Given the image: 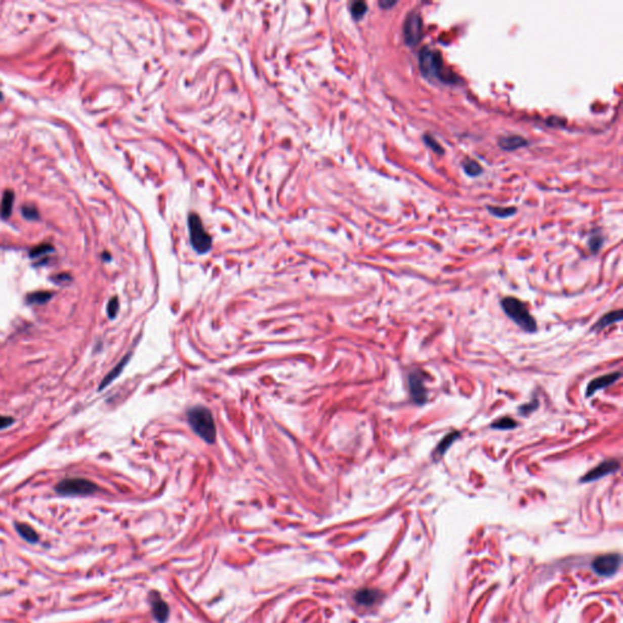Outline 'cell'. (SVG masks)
<instances>
[{
  "label": "cell",
  "mask_w": 623,
  "mask_h": 623,
  "mask_svg": "<svg viewBox=\"0 0 623 623\" xmlns=\"http://www.w3.org/2000/svg\"><path fill=\"white\" fill-rule=\"evenodd\" d=\"M419 68L427 79H436L439 83L456 84L459 77L445 67L442 54L432 48L424 47L419 53Z\"/></svg>",
  "instance_id": "obj_1"
},
{
  "label": "cell",
  "mask_w": 623,
  "mask_h": 623,
  "mask_svg": "<svg viewBox=\"0 0 623 623\" xmlns=\"http://www.w3.org/2000/svg\"><path fill=\"white\" fill-rule=\"evenodd\" d=\"M189 425L203 441L212 444L216 442L217 429L212 413L206 407H194L188 410Z\"/></svg>",
  "instance_id": "obj_2"
},
{
  "label": "cell",
  "mask_w": 623,
  "mask_h": 623,
  "mask_svg": "<svg viewBox=\"0 0 623 623\" xmlns=\"http://www.w3.org/2000/svg\"><path fill=\"white\" fill-rule=\"evenodd\" d=\"M502 308L505 314L526 333H534L537 330V323L522 301L513 296L504 297L502 300Z\"/></svg>",
  "instance_id": "obj_3"
},
{
  "label": "cell",
  "mask_w": 623,
  "mask_h": 623,
  "mask_svg": "<svg viewBox=\"0 0 623 623\" xmlns=\"http://www.w3.org/2000/svg\"><path fill=\"white\" fill-rule=\"evenodd\" d=\"M189 223V231H190V241L192 247L198 254H206L211 250L212 246V239L207 234L206 229L203 228L202 222H201L200 217L195 213H191L188 219Z\"/></svg>",
  "instance_id": "obj_4"
},
{
  "label": "cell",
  "mask_w": 623,
  "mask_h": 623,
  "mask_svg": "<svg viewBox=\"0 0 623 623\" xmlns=\"http://www.w3.org/2000/svg\"><path fill=\"white\" fill-rule=\"evenodd\" d=\"M55 490L61 495H89L98 490V486L86 478H66L56 484Z\"/></svg>",
  "instance_id": "obj_5"
},
{
  "label": "cell",
  "mask_w": 623,
  "mask_h": 623,
  "mask_svg": "<svg viewBox=\"0 0 623 623\" xmlns=\"http://www.w3.org/2000/svg\"><path fill=\"white\" fill-rule=\"evenodd\" d=\"M424 34L423 17L418 10L410 11L407 15L403 25V35H404V43L408 47H415L419 44Z\"/></svg>",
  "instance_id": "obj_6"
},
{
  "label": "cell",
  "mask_w": 623,
  "mask_h": 623,
  "mask_svg": "<svg viewBox=\"0 0 623 623\" xmlns=\"http://www.w3.org/2000/svg\"><path fill=\"white\" fill-rule=\"evenodd\" d=\"M621 565V556L618 554H609V555L598 556L593 561V570L600 576H611L618 570Z\"/></svg>",
  "instance_id": "obj_7"
},
{
  "label": "cell",
  "mask_w": 623,
  "mask_h": 623,
  "mask_svg": "<svg viewBox=\"0 0 623 623\" xmlns=\"http://www.w3.org/2000/svg\"><path fill=\"white\" fill-rule=\"evenodd\" d=\"M408 384L411 399H413L417 404H425L427 402V390L425 385H424V376L419 370L411 371L410 374H409Z\"/></svg>",
  "instance_id": "obj_8"
},
{
  "label": "cell",
  "mask_w": 623,
  "mask_h": 623,
  "mask_svg": "<svg viewBox=\"0 0 623 623\" xmlns=\"http://www.w3.org/2000/svg\"><path fill=\"white\" fill-rule=\"evenodd\" d=\"M618 470H619L618 460H616V459L605 460V462L600 463L598 466H595V468L592 469L588 474L585 475V476L580 478V482H593V481H597L599 480V478L607 476V475H610V474H615V472Z\"/></svg>",
  "instance_id": "obj_9"
},
{
  "label": "cell",
  "mask_w": 623,
  "mask_h": 623,
  "mask_svg": "<svg viewBox=\"0 0 623 623\" xmlns=\"http://www.w3.org/2000/svg\"><path fill=\"white\" fill-rule=\"evenodd\" d=\"M619 379H621V371H616V372H611V374L607 375H603V376H599V378H595L594 380H592L588 384V386H587V391L586 394L587 397H592L593 394L597 393L598 391L604 390V388L611 386V385L615 384L616 381H618Z\"/></svg>",
  "instance_id": "obj_10"
},
{
  "label": "cell",
  "mask_w": 623,
  "mask_h": 623,
  "mask_svg": "<svg viewBox=\"0 0 623 623\" xmlns=\"http://www.w3.org/2000/svg\"><path fill=\"white\" fill-rule=\"evenodd\" d=\"M498 145L501 149L507 150V151H514V150L521 149L528 145V141L522 138L521 135H504L498 139Z\"/></svg>",
  "instance_id": "obj_11"
},
{
  "label": "cell",
  "mask_w": 623,
  "mask_h": 623,
  "mask_svg": "<svg viewBox=\"0 0 623 623\" xmlns=\"http://www.w3.org/2000/svg\"><path fill=\"white\" fill-rule=\"evenodd\" d=\"M381 598V593L376 589H362V591L357 592L356 600L359 605L364 606H370V605L375 604L379 599Z\"/></svg>",
  "instance_id": "obj_12"
},
{
  "label": "cell",
  "mask_w": 623,
  "mask_h": 623,
  "mask_svg": "<svg viewBox=\"0 0 623 623\" xmlns=\"http://www.w3.org/2000/svg\"><path fill=\"white\" fill-rule=\"evenodd\" d=\"M622 320V311L621 309H617V311L613 312H609L606 313V314L603 315L600 319L598 320V323L594 325V327L593 329L600 331L605 329V327L610 326V325L618 323V321Z\"/></svg>",
  "instance_id": "obj_13"
},
{
  "label": "cell",
  "mask_w": 623,
  "mask_h": 623,
  "mask_svg": "<svg viewBox=\"0 0 623 623\" xmlns=\"http://www.w3.org/2000/svg\"><path fill=\"white\" fill-rule=\"evenodd\" d=\"M459 437H460V432L455 431V432L448 433V435L445 436V437L438 443L437 448L435 449V453H433V455H435L436 458H442V456L445 454V451L448 450V448H450L451 444L454 443V441L458 439Z\"/></svg>",
  "instance_id": "obj_14"
},
{
  "label": "cell",
  "mask_w": 623,
  "mask_h": 623,
  "mask_svg": "<svg viewBox=\"0 0 623 623\" xmlns=\"http://www.w3.org/2000/svg\"><path fill=\"white\" fill-rule=\"evenodd\" d=\"M14 200H15V195H14L13 190H7L4 192V195H3L2 204H0V216H2L4 219L9 218V217L11 216V213H13Z\"/></svg>",
  "instance_id": "obj_15"
},
{
  "label": "cell",
  "mask_w": 623,
  "mask_h": 623,
  "mask_svg": "<svg viewBox=\"0 0 623 623\" xmlns=\"http://www.w3.org/2000/svg\"><path fill=\"white\" fill-rule=\"evenodd\" d=\"M152 612L158 622H164L168 617V606L162 599L156 598L152 600Z\"/></svg>",
  "instance_id": "obj_16"
},
{
  "label": "cell",
  "mask_w": 623,
  "mask_h": 623,
  "mask_svg": "<svg viewBox=\"0 0 623 623\" xmlns=\"http://www.w3.org/2000/svg\"><path fill=\"white\" fill-rule=\"evenodd\" d=\"M128 360H129V356H127L126 358H123V359L121 360V362H119L118 364H117V365L115 366V368H113L112 370H111V371L108 372V374L106 375V378H105L104 380L101 381L100 388H99V390H102V388H105L106 386H108V385H110L111 382H112L113 380H115L116 378H118V375L121 374V372H122V370L124 369L126 364L128 363Z\"/></svg>",
  "instance_id": "obj_17"
},
{
  "label": "cell",
  "mask_w": 623,
  "mask_h": 623,
  "mask_svg": "<svg viewBox=\"0 0 623 623\" xmlns=\"http://www.w3.org/2000/svg\"><path fill=\"white\" fill-rule=\"evenodd\" d=\"M16 531L23 539L29 542V543H35L38 541L37 532L33 529L31 526L25 525V523H16Z\"/></svg>",
  "instance_id": "obj_18"
},
{
  "label": "cell",
  "mask_w": 623,
  "mask_h": 623,
  "mask_svg": "<svg viewBox=\"0 0 623 623\" xmlns=\"http://www.w3.org/2000/svg\"><path fill=\"white\" fill-rule=\"evenodd\" d=\"M463 168H464L465 173L470 177H477L483 172L481 164L475 159L469 157L465 158L464 162H463Z\"/></svg>",
  "instance_id": "obj_19"
},
{
  "label": "cell",
  "mask_w": 623,
  "mask_h": 623,
  "mask_svg": "<svg viewBox=\"0 0 623 623\" xmlns=\"http://www.w3.org/2000/svg\"><path fill=\"white\" fill-rule=\"evenodd\" d=\"M51 296H53V294L49 293V291H37V293L28 295L26 301L29 305H43L51 299Z\"/></svg>",
  "instance_id": "obj_20"
},
{
  "label": "cell",
  "mask_w": 623,
  "mask_h": 623,
  "mask_svg": "<svg viewBox=\"0 0 623 623\" xmlns=\"http://www.w3.org/2000/svg\"><path fill=\"white\" fill-rule=\"evenodd\" d=\"M516 426H517V423L510 417L501 418V419L493 421V423L490 424V427H492V429H496V430H513V429H515Z\"/></svg>",
  "instance_id": "obj_21"
},
{
  "label": "cell",
  "mask_w": 623,
  "mask_h": 623,
  "mask_svg": "<svg viewBox=\"0 0 623 623\" xmlns=\"http://www.w3.org/2000/svg\"><path fill=\"white\" fill-rule=\"evenodd\" d=\"M487 210L489 211L490 215L498 217V218H507V217H511L513 215H515V212H516L515 207H493V206H488V207H487Z\"/></svg>",
  "instance_id": "obj_22"
},
{
  "label": "cell",
  "mask_w": 623,
  "mask_h": 623,
  "mask_svg": "<svg viewBox=\"0 0 623 623\" xmlns=\"http://www.w3.org/2000/svg\"><path fill=\"white\" fill-rule=\"evenodd\" d=\"M368 11V5L364 2H356L351 5L352 16L356 20H360Z\"/></svg>",
  "instance_id": "obj_23"
},
{
  "label": "cell",
  "mask_w": 623,
  "mask_h": 623,
  "mask_svg": "<svg viewBox=\"0 0 623 623\" xmlns=\"http://www.w3.org/2000/svg\"><path fill=\"white\" fill-rule=\"evenodd\" d=\"M54 251V247L49 243H43V245H39L35 246L34 248L31 250V252H29V256H31L32 258L35 257H40V256L50 254V252Z\"/></svg>",
  "instance_id": "obj_24"
},
{
  "label": "cell",
  "mask_w": 623,
  "mask_h": 623,
  "mask_svg": "<svg viewBox=\"0 0 623 623\" xmlns=\"http://www.w3.org/2000/svg\"><path fill=\"white\" fill-rule=\"evenodd\" d=\"M424 141H425L426 145L429 146L431 150H433V151H435V152H437V153L438 152L439 153H443L444 152L443 147L441 146V144H439L438 141L432 137V135H430V134L424 135Z\"/></svg>",
  "instance_id": "obj_25"
},
{
  "label": "cell",
  "mask_w": 623,
  "mask_h": 623,
  "mask_svg": "<svg viewBox=\"0 0 623 623\" xmlns=\"http://www.w3.org/2000/svg\"><path fill=\"white\" fill-rule=\"evenodd\" d=\"M22 216L25 217L27 221H37L39 218V212L34 206L26 204V206L22 207Z\"/></svg>",
  "instance_id": "obj_26"
},
{
  "label": "cell",
  "mask_w": 623,
  "mask_h": 623,
  "mask_svg": "<svg viewBox=\"0 0 623 623\" xmlns=\"http://www.w3.org/2000/svg\"><path fill=\"white\" fill-rule=\"evenodd\" d=\"M118 307H119V302L118 299L117 297H112L110 301H108V305H107V314L110 318H115L117 312H118Z\"/></svg>",
  "instance_id": "obj_27"
},
{
  "label": "cell",
  "mask_w": 623,
  "mask_h": 623,
  "mask_svg": "<svg viewBox=\"0 0 623 623\" xmlns=\"http://www.w3.org/2000/svg\"><path fill=\"white\" fill-rule=\"evenodd\" d=\"M603 236L600 235H594L591 237V240H589V247L593 252H598L599 250L601 248V246H603Z\"/></svg>",
  "instance_id": "obj_28"
},
{
  "label": "cell",
  "mask_w": 623,
  "mask_h": 623,
  "mask_svg": "<svg viewBox=\"0 0 623 623\" xmlns=\"http://www.w3.org/2000/svg\"><path fill=\"white\" fill-rule=\"evenodd\" d=\"M537 408H538V401H535L534 399V401L529 402L527 403V404L521 405V407L519 408V411H520V414L526 415V414H531L532 411H534Z\"/></svg>",
  "instance_id": "obj_29"
},
{
  "label": "cell",
  "mask_w": 623,
  "mask_h": 623,
  "mask_svg": "<svg viewBox=\"0 0 623 623\" xmlns=\"http://www.w3.org/2000/svg\"><path fill=\"white\" fill-rule=\"evenodd\" d=\"M14 424V419L10 417H3L0 415V430H4Z\"/></svg>",
  "instance_id": "obj_30"
},
{
  "label": "cell",
  "mask_w": 623,
  "mask_h": 623,
  "mask_svg": "<svg viewBox=\"0 0 623 623\" xmlns=\"http://www.w3.org/2000/svg\"><path fill=\"white\" fill-rule=\"evenodd\" d=\"M396 4H397L396 0H393V2H390V0H381V2H379V5L384 9H390V8L394 7Z\"/></svg>",
  "instance_id": "obj_31"
},
{
  "label": "cell",
  "mask_w": 623,
  "mask_h": 623,
  "mask_svg": "<svg viewBox=\"0 0 623 623\" xmlns=\"http://www.w3.org/2000/svg\"><path fill=\"white\" fill-rule=\"evenodd\" d=\"M56 278H58V279H56V281H58V282L62 281V280H65V281H70V280H71V276L68 275V274H61V275L56 276Z\"/></svg>",
  "instance_id": "obj_32"
},
{
  "label": "cell",
  "mask_w": 623,
  "mask_h": 623,
  "mask_svg": "<svg viewBox=\"0 0 623 623\" xmlns=\"http://www.w3.org/2000/svg\"><path fill=\"white\" fill-rule=\"evenodd\" d=\"M0 100H2V93H0Z\"/></svg>",
  "instance_id": "obj_33"
}]
</instances>
